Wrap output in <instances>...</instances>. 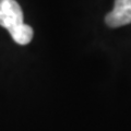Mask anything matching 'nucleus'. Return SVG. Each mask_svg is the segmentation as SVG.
<instances>
[{
    "label": "nucleus",
    "mask_w": 131,
    "mask_h": 131,
    "mask_svg": "<svg viewBox=\"0 0 131 131\" xmlns=\"http://www.w3.org/2000/svg\"><path fill=\"white\" fill-rule=\"evenodd\" d=\"M105 22L116 28L131 23V0H115L114 9L106 14Z\"/></svg>",
    "instance_id": "2"
},
{
    "label": "nucleus",
    "mask_w": 131,
    "mask_h": 131,
    "mask_svg": "<svg viewBox=\"0 0 131 131\" xmlns=\"http://www.w3.org/2000/svg\"><path fill=\"white\" fill-rule=\"evenodd\" d=\"M33 34H34L33 28L25 23L21 24L20 26H18L16 28H14L13 31L10 32L11 37L13 38L14 42L19 45L28 44L33 38Z\"/></svg>",
    "instance_id": "3"
},
{
    "label": "nucleus",
    "mask_w": 131,
    "mask_h": 131,
    "mask_svg": "<svg viewBox=\"0 0 131 131\" xmlns=\"http://www.w3.org/2000/svg\"><path fill=\"white\" fill-rule=\"evenodd\" d=\"M23 11L15 0H0V25L9 33L23 24Z\"/></svg>",
    "instance_id": "1"
}]
</instances>
